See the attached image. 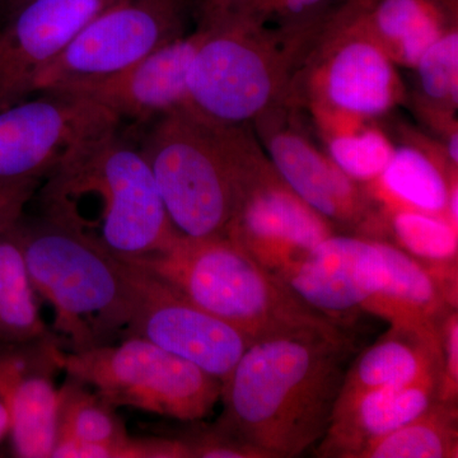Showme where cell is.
<instances>
[{"instance_id":"obj_25","label":"cell","mask_w":458,"mask_h":458,"mask_svg":"<svg viewBox=\"0 0 458 458\" xmlns=\"http://www.w3.org/2000/svg\"><path fill=\"white\" fill-rule=\"evenodd\" d=\"M418 105L421 114L445 140L457 131L458 27L452 25L430 45L417 65Z\"/></svg>"},{"instance_id":"obj_30","label":"cell","mask_w":458,"mask_h":458,"mask_svg":"<svg viewBox=\"0 0 458 458\" xmlns=\"http://www.w3.org/2000/svg\"><path fill=\"white\" fill-rule=\"evenodd\" d=\"M441 364H439L438 400L457 403L458 397V312L450 309L439 327Z\"/></svg>"},{"instance_id":"obj_2","label":"cell","mask_w":458,"mask_h":458,"mask_svg":"<svg viewBox=\"0 0 458 458\" xmlns=\"http://www.w3.org/2000/svg\"><path fill=\"white\" fill-rule=\"evenodd\" d=\"M44 180L42 216L123 260L162 254L181 236L140 146L117 128L78 144Z\"/></svg>"},{"instance_id":"obj_21","label":"cell","mask_w":458,"mask_h":458,"mask_svg":"<svg viewBox=\"0 0 458 458\" xmlns=\"http://www.w3.org/2000/svg\"><path fill=\"white\" fill-rule=\"evenodd\" d=\"M125 424L89 386L66 376L59 387L57 434L53 458H123Z\"/></svg>"},{"instance_id":"obj_17","label":"cell","mask_w":458,"mask_h":458,"mask_svg":"<svg viewBox=\"0 0 458 458\" xmlns=\"http://www.w3.org/2000/svg\"><path fill=\"white\" fill-rule=\"evenodd\" d=\"M57 342L4 345L0 349V393L9 412L14 456L49 458L55 447L59 387L63 372Z\"/></svg>"},{"instance_id":"obj_20","label":"cell","mask_w":458,"mask_h":458,"mask_svg":"<svg viewBox=\"0 0 458 458\" xmlns=\"http://www.w3.org/2000/svg\"><path fill=\"white\" fill-rule=\"evenodd\" d=\"M457 171L445 150L419 141L394 147L382 174L363 188L379 212L409 209L447 218L451 181L458 177Z\"/></svg>"},{"instance_id":"obj_28","label":"cell","mask_w":458,"mask_h":458,"mask_svg":"<svg viewBox=\"0 0 458 458\" xmlns=\"http://www.w3.org/2000/svg\"><path fill=\"white\" fill-rule=\"evenodd\" d=\"M366 123L324 137L331 161L360 185L372 182L382 174L394 150L393 141L381 129Z\"/></svg>"},{"instance_id":"obj_18","label":"cell","mask_w":458,"mask_h":458,"mask_svg":"<svg viewBox=\"0 0 458 458\" xmlns=\"http://www.w3.org/2000/svg\"><path fill=\"white\" fill-rule=\"evenodd\" d=\"M328 18L376 42L394 64L414 69L424 51L457 23V0H344Z\"/></svg>"},{"instance_id":"obj_13","label":"cell","mask_w":458,"mask_h":458,"mask_svg":"<svg viewBox=\"0 0 458 458\" xmlns=\"http://www.w3.org/2000/svg\"><path fill=\"white\" fill-rule=\"evenodd\" d=\"M334 233L335 225L286 185L259 144L225 237L278 276Z\"/></svg>"},{"instance_id":"obj_8","label":"cell","mask_w":458,"mask_h":458,"mask_svg":"<svg viewBox=\"0 0 458 458\" xmlns=\"http://www.w3.org/2000/svg\"><path fill=\"white\" fill-rule=\"evenodd\" d=\"M60 366L116 409H137L181 423L203 420L221 400L218 378L141 337L86 351L63 349Z\"/></svg>"},{"instance_id":"obj_10","label":"cell","mask_w":458,"mask_h":458,"mask_svg":"<svg viewBox=\"0 0 458 458\" xmlns=\"http://www.w3.org/2000/svg\"><path fill=\"white\" fill-rule=\"evenodd\" d=\"M328 13L295 77L291 105L304 98L312 114L363 120L387 114L405 95L396 64L376 42L335 25Z\"/></svg>"},{"instance_id":"obj_24","label":"cell","mask_w":458,"mask_h":458,"mask_svg":"<svg viewBox=\"0 0 458 458\" xmlns=\"http://www.w3.org/2000/svg\"><path fill=\"white\" fill-rule=\"evenodd\" d=\"M457 457V403L437 400L405 426L370 443L357 458Z\"/></svg>"},{"instance_id":"obj_22","label":"cell","mask_w":458,"mask_h":458,"mask_svg":"<svg viewBox=\"0 0 458 458\" xmlns=\"http://www.w3.org/2000/svg\"><path fill=\"white\" fill-rule=\"evenodd\" d=\"M439 364L441 352L426 339L414 331L391 327L346 369L337 401L376 388L411 384L434 373L439 376Z\"/></svg>"},{"instance_id":"obj_5","label":"cell","mask_w":458,"mask_h":458,"mask_svg":"<svg viewBox=\"0 0 458 458\" xmlns=\"http://www.w3.org/2000/svg\"><path fill=\"white\" fill-rule=\"evenodd\" d=\"M324 21L294 30L229 18L199 25L207 27L208 35L190 66L189 106L213 122L249 125L289 104Z\"/></svg>"},{"instance_id":"obj_4","label":"cell","mask_w":458,"mask_h":458,"mask_svg":"<svg viewBox=\"0 0 458 458\" xmlns=\"http://www.w3.org/2000/svg\"><path fill=\"white\" fill-rule=\"evenodd\" d=\"M176 286L250 342L297 334H344L276 274L225 236H181L162 254L128 260Z\"/></svg>"},{"instance_id":"obj_6","label":"cell","mask_w":458,"mask_h":458,"mask_svg":"<svg viewBox=\"0 0 458 458\" xmlns=\"http://www.w3.org/2000/svg\"><path fill=\"white\" fill-rule=\"evenodd\" d=\"M33 288L54 310V334L66 352L123 339L129 319L123 261L74 229L42 216L17 223Z\"/></svg>"},{"instance_id":"obj_16","label":"cell","mask_w":458,"mask_h":458,"mask_svg":"<svg viewBox=\"0 0 458 458\" xmlns=\"http://www.w3.org/2000/svg\"><path fill=\"white\" fill-rule=\"evenodd\" d=\"M207 35V27L198 26L197 31L168 42L119 73L55 93L89 99L120 123L155 122L162 114L189 106L190 66Z\"/></svg>"},{"instance_id":"obj_15","label":"cell","mask_w":458,"mask_h":458,"mask_svg":"<svg viewBox=\"0 0 458 458\" xmlns=\"http://www.w3.org/2000/svg\"><path fill=\"white\" fill-rule=\"evenodd\" d=\"M123 0H27L0 26V111L35 95L38 75L81 30Z\"/></svg>"},{"instance_id":"obj_12","label":"cell","mask_w":458,"mask_h":458,"mask_svg":"<svg viewBox=\"0 0 458 458\" xmlns=\"http://www.w3.org/2000/svg\"><path fill=\"white\" fill-rule=\"evenodd\" d=\"M291 108V104L273 108L254 122L262 148L280 177L336 229L385 240L379 208L363 185L346 176L301 131L292 120Z\"/></svg>"},{"instance_id":"obj_27","label":"cell","mask_w":458,"mask_h":458,"mask_svg":"<svg viewBox=\"0 0 458 458\" xmlns=\"http://www.w3.org/2000/svg\"><path fill=\"white\" fill-rule=\"evenodd\" d=\"M335 0H214L199 14V25L229 18L273 30L303 29L321 22Z\"/></svg>"},{"instance_id":"obj_33","label":"cell","mask_w":458,"mask_h":458,"mask_svg":"<svg viewBox=\"0 0 458 458\" xmlns=\"http://www.w3.org/2000/svg\"><path fill=\"white\" fill-rule=\"evenodd\" d=\"M26 2L27 0H0V17L5 20Z\"/></svg>"},{"instance_id":"obj_19","label":"cell","mask_w":458,"mask_h":458,"mask_svg":"<svg viewBox=\"0 0 458 458\" xmlns=\"http://www.w3.org/2000/svg\"><path fill=\"white\" fill-rule=\"evenodd\" d=\"M439 376L366 391L337 401L333 420L318 443V457L357 458L370 443L405 426L438 400Z\"/></svg>"},{"instance_id":"obj_26","label":"cell","mask_w":458,"mask_h":458,"mask_svg":"<svg viewBox=\"0 0 458 458\" xmlns=\"http://www.w3.org/2000/svg\"><path fill=\"white\" fill-rule=\"evenodd\" d=\"M385 240L423 264L457 262L458 229L447 218L418 210L394 209L381 212Z\"/></svg>"},{"instance_id":"obj_9","label":"cell","mask_w":458,"mask_h":458,"mask_svg":"<svg viewBox=\"0 0 458 458\" xmlns=\"http://www.w3.org/2000/svg\"><path fill=\"white\" fill-rule=\"evenodd\" d=\"M188 0H123L93 18L38 75L35 95L119 73L185 35Z\"/></svg>"},{"instance_id":"obj_1","label":"cell","mask_w":458,"mask_h":458,"mask_svg":"<svg viewBox=\"0 0 458 458\" xmlns=\"http://www.w3.org/2000/svg\"><path fill=\"white\" fill-rule=\"evenodd\" d=\"M349 352L344 334H297L250 344L222 384L216 426L265 458L302 456L330 427Z\"/></svg>"},{"instance_id":"obj_11","label":"cell","mask_w":458,"mask_h":458,"mask_svg":"<svg viewBox=\"0 0 458 458\" xmlns=\"http://www.w3.org/2000/svg\"><path fill=\"white\" fill-rule=\"evenodd\" d=\"M122 261L129 303L123 337L146 339L223 384L252 343L161 276L134 262Z\"/></svg>"},{"instance_id":"obj_34","label":"cell","mask_w":458,"mask_h":458,"mask_svg":"<svg viewBox=\"0 0 458 458\" xmlns=\"http://www.w3.org/2000/svg\"><path fill=\"white\" fill-rule=\"evenodd\" d=\"M214 0H195V11H197V14L203 13L205 9H208L212 5Z\"/></svg>"},{"instance_id":"obj_31","label":"cell","mask_w":458,"mask_h":458,"mask_svg":"<svg viewBox=\"0 0 458 458\" xmlns=\"http://www.w3.org/2000/svg\"><path fill=\"white\" fill-rule=\"evenodd\" d=\"M41 182L35 180L0 186V229L11 227L22 218Z\"/></svg>"},{"instance_id":"obj_14","label":"cell","mask_w":458,"mask_h":458,"mask_svg":"<svg viewBox=\"0 0 458 458\" xmlns=\"http://www.w3.org/2000/svg\"><path fill=\"white\" fill-rule=\"evenodd\" d=\"M119 125L104 107L64 93H38L0 111V186L44 181L78 144Z\"/></svg>"},{"instance_id":"obj_23","label":"cell","mask_w":458,"mask_h":458,"mask_svg":"<svg viewBox=\"0 0 458 458\" xmlns=\"http://www.w3.org/2000/svg\"><path fill=\"white\" fill-rule=\"evenodd\" d=\"M17 223L0 229V343H60L41 318L38 295L18 240Z\"/></svg>"},{"instance_id":"obj_29","label":"cell","mask_w":458,"mask_h":458,"mask_svg":"<svg viewBox=\"0 0 458 458\" xmlns=\"http://www.w3.org/2000/svg\"><path fill=\"white\" fill-rule=\"evenodd\" d=\"M191 427L179 434L189 447L191 458H265L262 452L221 429L216 424Z\"/></svg>"},{"instance_id":"obj_32","label":"cell","mask_w":458,"mask_h":458,"mask_svg":"<svg viewBox=\"0 0 458 458\" xmlns=\"http://www.w3.org/2000/svg\"><path fill=\"white\" fill-rule=\"evenodd\" d=\"M9 412L4 396L0 393V445L9 437Z\"/></svg>"},{"instance_id":"obj_7","label":"cell","mask_w":458,"mask_h":458,"mask_svg":"<svg viewBox=\"0 0 458 458\" xmlns=\"http://www.w3.org/2000/svg\"><path fill=\"white\" fill-rule=\"evenodd\" d=\"M278 278L336 322L361 311L397 324L424 311L436 295L426 265L390 241L357 234H331Z\"/></svg>"},{"instance_id":"obj_3","label":"cell","mask_w":458,"mask_h":458,"mask_svg":"<svg viewBox=\"0 0 458 458\" xmlns=\"http://www.w3.org/2000/svg\"><path fill=\"white\" fill-rule=\"evenodd\" d=\"M258 146L249 125L213 122L190 106L155 120L140 149L180 234L225 236Z\"/></svg>"}]
</instances>
